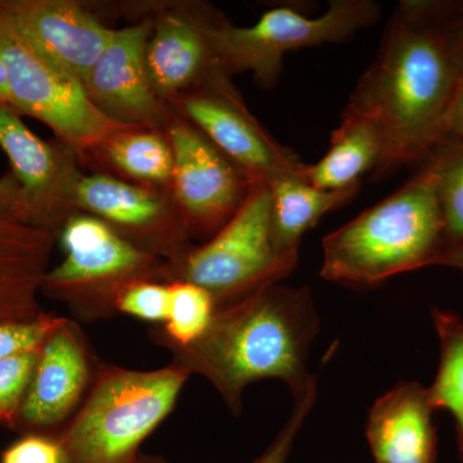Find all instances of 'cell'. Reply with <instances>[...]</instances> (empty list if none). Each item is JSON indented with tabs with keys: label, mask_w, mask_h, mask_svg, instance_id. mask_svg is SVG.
Segmentation results:
<instances>
[{
	"label": "cell",
	"mask_w": 463,
	"mask_h": 463,
	"mask_svg": "<svg viewBox=\"0 0 463 463\" xmlns=\"http://www.w3.org/2000/svg\"><path fill=\"white\" fill-rule=\"evenodd\" d=\"M318 383H315L303 398L295 401V408L285 426L279 432L270 446L251 463H288L289 453L294 447L298 432L303 428L307 417L315 407Z\"/></svg>",
	"instance_id": "obj_28"
},
{
	"label": "cell",
	"mask_w": 463,
	"mask_h": 463,
	"mask_svg": "<svg viewBox=\"0 0 463 463\" xmlns=\"http://www.w3.org/2000/svg\"><path fill=\"white\" fill-rule=\"evenodd\" d=\"M459 80L452 52L432 2H402L379 53L359 78L344 112L376 128L383 154L373 179L428 158Z\"/></svg>",
	"instance_id": "obj_1"
},
{
	"label": "cell",
	"mask_w": 463,
	"mask_h": 463,
	"mask_svg": "<svg viewBox=\"0 0 463 463\" xmlns=\"http://www.w3.org/2000/svg\"><path fill=\"white\" fill-rule=\"evenodd\" d=\"M0 57L7 70L12 109L50 127L78 156H91L115 134L137 128L103 114L81 81L43 57L2 14Z\"/></svg>",
	"instance_id": "obj_8"
},
{
	"label": "cell",
	"mask_w": 463,
	"mask_h": 463,
	"mask_svg": "<svg viewBox=\"0 0 463 463\" xmlns=\"http://www.w3.org/2000/svg\"><path fill=\"white\" fill-rule=\"evenodd\" d=\"M154 20L115 30L108 48L84 81L91 102L118 123L165 130L170 111L158 99L146 69V45Z\"/></svg>",
	"instance_id": "obj_13"
},
{
	"label": "cell",
	"mask_w": 463,
	"mask_h": 463,
	"mask_svg": "<svg viewBox=\"0 0 463 463\" xmlns=\"http://www.w3.org/2000/svg\"><path fill=\"white\" fill-rule=\"evenodd\" d=\"M66 321L44 312L32 321L0 323V359L42 349Z\"/></svg>",
	"instance_id": "obj_26"
},
{
	"label": "cell",
	"mask_w": 463,
	"mask_h": 463,
	"mask_svg": "<svg viewBox=\"0 0 463 463\" xmlns=\"http://www.w3.org/2000/svg\"><path fill=\"white\" fill-rule=\"evenodd\" d=\"M0 218L33 227L23 190L11 173L0 178Z\"/></svg>",
	"instance_id": "obj_31"
},
{
	"label": "cell",
	"mask_w": 463,
	"mask_h": 463,
	"mask_svg": "<svg viewBox=\"0 0 463 463\" xmlns=\"http://www.w3.org/2000/svg\"><path fill=\"white\" fill-rule=\"evenodd\" d=\"M0 148L7 155L32 214L33 227L58 236L70 216L76 214L74 196L81 173L78 155L62 142L39 138L14 109L0 102Z\"/></svg>",
	"instance_id": "obj_12"
},
{
	"label": "cell",
	"mask_w": 463,
	"mask_h": 463,
	"mask_svg": "<svg viewBox=\"0 0 463 463\" xmlns=\"http://www.w3.org/2000/svg\"><path fill=\"white\" fill-rule=\"evenodd\" d=\"M165 136L173 149L174 203L190 236L210 239L242 205L252 182L182 116L170 114Z\"/></svg>",
	"instance_id": "obj_10"
},
{
	"label": "cell",
	"mask_w": 463,
	"mask_h": 463,
	"mask_svg": "<svg viewBox=\"0 0 463 463\" xmlns=\"http://www.w3.org/2000/svg\"><path fill=\"white\" fill-rule=\"evenodd\" d=\"M318 332L319 316L310 289L276 283L216 307L199 340L166 349L173 364L209 381L228 410L240 416L243 392L258 381H283L295 401L318 383L307 373L310 345Z\"/></svg>",
	"instance_id": "obj_2"
},
{
	"label": "cell",
	"mask_w": 463,
	"mask_h": 463,
	"mask_svg": "<svg viewBox=\"0 0 463 463\" xmlns=\"http://www.w3.org/2000/svg\"><path fill=\"white\" fill-rule=\"evenodd\" d=\"M76 210L105 222L125 240L169 264L170 273L192 248L190 232L170 191L109 174L79 178Z\"/></svg>",
	"instance_id": "obj_11"
},
{
	"label": "cell",
	"mask_w": 463,
	"mask_h": 463,
	"mask_svg": "<svg viewBox=\"0 0 463 463\" xmlns=\"http://www.w3.org/2000/svg\"><path fill=\"white\" fill-rule=\"evenodd\" d=\"M383 154V139L376 128L361 116L343 112L327 154L315 165H306L300 176L318 190H341L361 182L364 174L373 173Z\"/></svg>",
	"instance_id": "obj_20"
},
{
	"label": "cell",
	"mask_w": 463,
	"mask_h": 463,
	"mask_svg": "<svg viewBox=\"0 0 463 463\" xmlns=\"http://www.w3.org/2000/svg\"><path fill=\"white\" fill-rule=\"evenodd\" d=\"M297 264L283 257L274 242L269 184L252 182L240 209L206 243L192 246L172 270L170 283L201 286L219 307L276 285Z\"/></svg>",
	"instance_id": "obj_6"
},
{
	"label": "cell",
	"mask_w": 463,
	"mask_h": 463,
	"mask_svg": "<svg viewBox=\"0 0 463 463\" xmlns=\"http://www.w3.org/2000/svg\"><path fill=\"white\" fill-rule=\"evenodd\" d=\"M444 248V219L434 174L425 165L401 190L323 240L321 276L373 288L429 267Z\"/></svg>",
	"instance_id": "obj_3"
},
{
	"label": "cell",
	"mask_w": 463,
	"mask_h": 463,
	"mask_svg": "<svg viewBox=\"0 0 463 463\" xmlns=\"http://www.w3.org/2000/svg\"><path fill=\"white\" fill-rule=\"evenodd\" d=\"M373 0H332L322 16H304L291 7L265 12L255 25L233 26L219 16L213 27L219 65L228 75L251 71L260 87L273 88L288 52L349 42L379 21Z\"/></svg>",
	"instance_id": "obj_7"
},
{
	"label": "cell",
	"mask_w": 463,
	"mask_h": 463,
	"mask_svg": "<svg viewBox=\"0 0 463 463\" xmlns=\"http://www.w3.org/2000/svg\"><path fill=\"white\" fill-rule=\"evenodd\" d=\"M441 32L446 35L453 60L458 69L459 78L463 76V3L437 2L435 9Z\"/></svg>",
	"instance_id": "obj_30"
},
{
	"label": "cell",
	"mask_w": 463,
	"mask_h": 463,
	"mask_svg": "<svg viewBox=\"0 0 463 463\" xmlns=\"http://www.w3.org/2000/svg\"><path fill=\"white\" fill-rule=\"evenodd\" d=\"M42 349L0 359V425L17 429L18 416Z\"/></svg>",
	"instance_id": "obj_25"
},
{
	"label": "cell",
	"mask_w": 463,
	"mask_h": 463,
	"mask_svg": "<svg viewBox=\"0 0 463 463\" xmlns=\"http://www.w3.org/2000/svg\"><path fill=\"white\" fill-rule=\"evenodd\" d=\"M0 463H65L56 435L29 434L3 452Z\"/></svg>",
	"instance_id": "obj_29"
},
{
	"label": "cell",
	"mask_w": 463,
	"mask_h": 463,
	"mask_svg": "<svg viewBox=\"0 0 463 463\" xmlns=\"http://www.w3.org/2000/svg\"><path fill=\"white\" fill-rule=\"evenodd\" d=\"M218 17L203 7L194 14H163L154 20L146 45V69L155 93L166 105L213 76L227 74L219 65L213 41Z\"/></svg>",
	"instance_id": "obj_16"
},
{
	"label": "cell",
	"mask_w": 463,
	"mask_h": 463,
	"mask_svg": "<svg viewBox=\"0 0 463 463\" xmlns=\"http://www.w3.org/2000/svg\"><path fill=\"white\" fill-rule=\"evenodd\" d=\"M137 463H172L167 461L166 458H164V457L161 456H152V455H146V453H142L141 456H139L138 461Z\"/></svg>",
	"instance_id": "obj_35"
},
{
	"label": "cell",
	"mask_w": 463,
	"mask_h": 463,
	"mask_svg": "<svg viewBox=\"0 0 463 463\" xmlns=\"http://www.w3.org/2000/svg\"><path fill=\"white\" fill-rule=\"evenodd\" d=\"M0 14L43 57L81 84L115 33L70 0H0Z\"/></svg>",
	"instance_id": "obj_14"
},
{
	"label": "cell",
	"mask_w": 463,
	"mask_h": 463,
	"mask_svg": "<svg viewBox=\"0 0 463 463\" xmlns=\"http://www.w3.org/2000/svg\"><path fill=\"white\" fill-rule=\"evenodd\" d=\"M0 102L12 109V96L9 90L7 70L0 57Z\"/></svg>",
	"instance_id": "obj_34"
},
{
	"label": "cell",
	"mask_w": 463,
	"mask_h": 463,
	"mask_svg": "<svg viewBox=\"0 0 463 463\" xmlns=\"http://www.w3.org/2000/svg\"><path fill=\"white\" fill-rule=\"evenodd\" d=\"M429 389L401 383L377 399L365 437L376 463H437L438 438Z\"/></svg>",
	"instance_id": "obj_17"
},
{
	"label": "cell",
	"mask_w": 463,
	"mask_h": 463,
	"mask_svg": "<svg viewBox=\"0 0 463 463\" xmlns=\"http://www.w3.org/2000/svg\"><path fill=\"white\" fill-rule=\"evenodd\" d=\"M58 240L63 259L45 274L42 291L65 304L75 321L118 316V298L134 283H170L165 260L137 248L97 216H70Z\"/></svg>",
	"instance_id": "obj_5"
},
{
	"label": "cell",
	"mask_w": 463,
	"mask_h": 463,
	"mask_svg": "<svg viewBox=\"0 0 463 463\" xmlns=\"http://www.w3.org/2000/svg\"><path fill=\"white\" fill-rule=\"evenodd\" d=\"M231 76L221 72L174 99L175 114L194 125L216 148L242 170L251 182L269 184L306 164L291 149L279 145L259 124L234 90Z\"/></svg>",
	"instance_id": "obj_9"
},
{
	"label": "cell",
	"mask_w": 463,
	"mask_h": 463,
	"mask_svg": "<svg viewBox=\"0 0 463 463\" xmlns=\"http://www.w3.org/2000/svg\"><path fill=\"white\" fill-rule=\"evenodd\" d=\"M57 237L0 218V323L32 321L44 313L39 294Z\"/></svg>",
	"instance_id": "obj_18"
},
{
	"label": "cell",
	"mask_w": 463,
	"mask_h": 463,
	"mask_svg": "<svg viewBox=\"0 0 463 463\" xmlns=\"http://www.w3.org/2000/svg\"><path fill=\"white\" fill-rule=\"evenodd\" d=\"M269 188L274 242L283 257L298 263L304 234L323 215L352 203L361 190V182L341 190H318L298 173L274 179Z\"/></svg>",
	"instance_id": "obj_19"
},
{
	"label": "cell",
	"mask_w": 463,
	"mask_h": 463,
	"mask_svg": "<svg viewBox=\"0 0 463 463\" xmlns=\"http://www.w3.org/2000/svg\"><path fill=\"white\" fill-rule=\"evenodd\" d=\"M118 315L164 325L169 313V283L141 281L129 286L118 298Z\"/></svg>",
	"instance_id": "obj_27"
},
{
	"label": "cell",
	"mask_w": 463,
	"mask_h": 463,
	"mask_svg": "<svg viewBox=\"0 0 463 463\" xmlns=\"http://www.w3.org/2000/svg\"><path fill=\"white\" fill-rule=\"evenodd\" d=\"M93 367L83 331L67 318L42 347L17 428L45 431L65 423L87 397L99 370Z\"/></svg>",
	"instance_id": "obj_15"
},
{
	"label": "cell",
	"mask_w": 463,
	"mask_h": 463,
	"mask_svg": "<svg viewBox=\"0 0 463 463\" xmlns=\"http://www.w3.org/2000/svg\"><path fill=\"white\" fill-rule=\"evenodd\" d=\"M431 318L440 343V359L429 395L435 411H448L455 419L463 463V315L432 307Z\"/></svg>",
	"instance_id": "obj_22"
},
{
	"label": "cell",
	"mask_w": 463,
	"mask_h": 463,
	"mask_svg": "<svg viewBox=\"0 0 463 463\" xmlns=\"http://www.w3.org/2000/svg\"><path fill=\"white\" fill-rule=\"evenodd\" d=\"M430 265H440V267L453 268L463 273V243L440 250L434 258Z\"/></svg>",
	"instance_id": "obj_33"
},
{
	"label": "cell",
	"mask_w": 463,
	"mask_h": 463,
	"mask_svg": "<svg viewBox=\"0 0 463 463\" xmlns=\"http://www.w3.org/2000/svg\"><path fill=\"white\" fill-rule=\"evenodd\" d=\"M463 141V76L459 78L441 127V142Z\"/></svg>",
	"instance_id": "obj_32"
},
{
	"label": "cell",
	"mask_w": 463,
	"mask_h": 463,
	"mask_svg": "<svg viewBox=\"0 0 463 463\" xmlns=\"http://www.w3.org/2000/svg\"><path fill=\"white\" fill-rule=\"evenodd\" d=\"M192 376L182 365H100L87 397L56 435L65 463H137Z\"/></svg>",
	"instance_id": "obj_4"
},
{
	"label": "cell",
	"mask_w": 463,
	"mask_h": 463,
	"mask_svg": "<svg viewBox=\"0 0 463 463\" xmlns=\"http://www.w3.org/2000/svg\"><path fill=\"white\" fill-rule=\"evenodd\" d=\"M93 156L105 158L136 184L170 191L173 149L163 132L130 128L112 136Z\"/></svg>",
	"instance_id": "obj_21"
},
{
	"label": "cell",
	"mask_w": 463,
	"mask_h": 463,
	"mask_svg": "<svg viewBox=\"0 0 463 463\" xmlns=\"http://www.w3.org/2000/svg\"><path fill=\"white\" fill-rule=\"evenodd\" d=\"M426 166L434 174L444 219V248L463 243V141H443Z\"/></svg>",
	"instance_id": "obj_24"
},
{
	"label": "cell",
	"mask_w": 463,
	"mask_h": 463,
	"mask_svg": "<svg viewBox=\"0 0 463 463\" xmlns=\"http://www.w3.org/2000/svg\"><path fill=\"white\" fill-rule=\"evenodd\" d=\"M215 310L214 298L201 286L169 283V313L163 327L152 332V336L165 347L191 345L205 334Z\"/></svg>",
	"instance_id": "obj_23"
}]
</instances>
